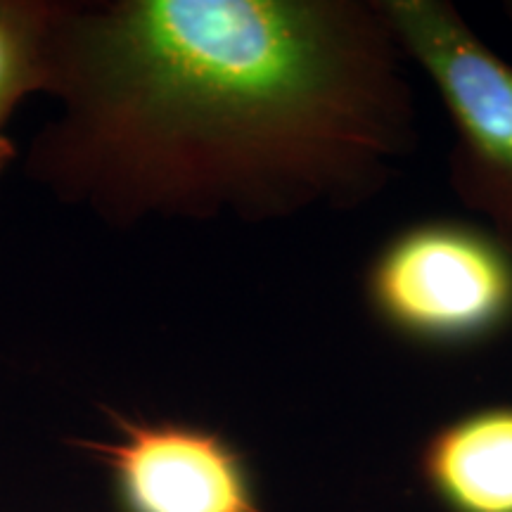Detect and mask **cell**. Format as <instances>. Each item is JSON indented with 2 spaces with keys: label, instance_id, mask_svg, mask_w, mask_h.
Returning a JSON list of instances; mask_svg holds the SVG:
<instances>
[{
  "label": "cell",
  "instance_id": "cell-7",
  "mask_svg": "<svg viewBox=\"0 0 512 512\" xmlns=\"http://www.w3.org/2000/svg\"><path fill=\"white\" fill-rule=\"evenodd\" d=\"M12 155H15V150H12L8 136H5V133H0V174H3L5 166L10 164Z\"/></svg>",
  "mask_w": 512,
  "mask_h": 512
},
{
  "label": "cell",
  "instance_id": "cell-8",
  "mask_svg": "<svg viewBox=\"0 0 512 512\" xmlns=\"http://www.w3.org/2000/svg\"><path fill=\"white\" fill-rule=\"evenodd\" d=\"M505 15L512 19V0H510V3H505Z\"/></svg>",
  "mask_w": 512,
  "mask_h": 512
},
{
  "label": "cell",
  "instance_id": "cell-6",
  "mask_svg": "<svg viewBox=\"0 0 512 512\" xmlns=\"http://www.w3.org/2000/svg\"><path fill=\"white\" fill-rule=\"evenodd\" d=\"M57 10L36 0H0V133L19 102L50 88Z\"/></svg>",
  "mask_w": 512,
  "mask_h": 512
},
{
  "label": "cell",
  "instance_id": "cell-5",
  "mask_svg": "<svg viewBox=\"0 0 512 512\" xmlns=\"http://www.w3.org/2000/svg\"><path fill=\"white\" fill-rule=\"evenodd\" d=\"M418 465L446 512H512V403L475 408L441 425Z\"/></svg>",
  "mask_w": 512,
  "mask_h": 512
},
{
  "label": "cell",
  "instance_id": "cell-3",
  "mask_svg": "<svg viewBox=\"0 0 512 512\" xmlns=\"http://www.w3.org/2000/svg\"><path fill=\"white\" fill-rule=\"evenodd\" d=\"M366 294L396 335L434 347L477 344L512 325V252L491 230L415 223L375 256Z\"/></svg>",
  "mask_w": 512,
  "mask_h": 512
},
{
  "label": "cell",
  "instance_id": "cell-1",
  "mask_svg": "<svg viewBox=\"0 0 512 512\" xmlns=\"http://www.w3.org/2000/svg\"><path fill=\"white\" fill-rule=\"evenodd\" d=\"M380 0H124L57 10L53 155L114 207L290 219L375 197L418 143Z\"/></svg>",
  "mask_w": 512,
  "mask_h": 512
},
{
  "label": "cell",
  "instance_id": "cell-2",
  "mask_svg": "<svg viewBox=\"0 0 512 512\" xmlns=\"http://www.w3.org/2000/svg\"><path fill=\"white\" fill-rule=\"evenodd\" d=\"M403 53L430 76L453 126L448 181L512 252V64L446 0H380Z\"/></svg>",
  "mask_w": 512,
  "mask_h": 512
},
{
  "label": "cell",
  "instance_id": "cell-4",
  "mask_svg": "<svg viewBox=\"0 0 512 512\" xmlns=\"http://www.w3.org/2000/svg\"><path fill=\"white\" fill-rule=\"evenodd\" d=\"M91 448L128 512H266L240 453L209 430L121 420L119 439Z\"/></svg>",
  "mask_w": 512,
  "mask_h": 512
}]
</instances>
